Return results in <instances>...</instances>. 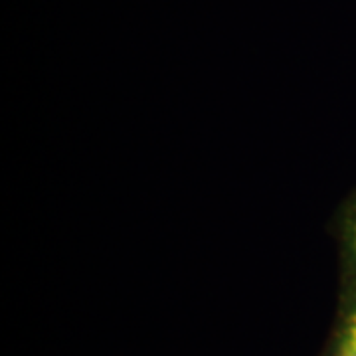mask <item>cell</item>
Instances as JSON below:
<instances>
[{
    "label": "cell",
    "instance_id": "obj_1",
    "mask_svg": "<svg viewBox=\"0 0 356 356\" xmlns=\"http://www.w3.org/2000/svg\"><path fill=\"white\" fill-rule=\"evenodd\" d=\"M339 356H356V313H355V317L350 318V323H348L346 331H344Z\"/></svg>",
    "mask_w": 356,
    "mask_h": 356
}]
</instances>
